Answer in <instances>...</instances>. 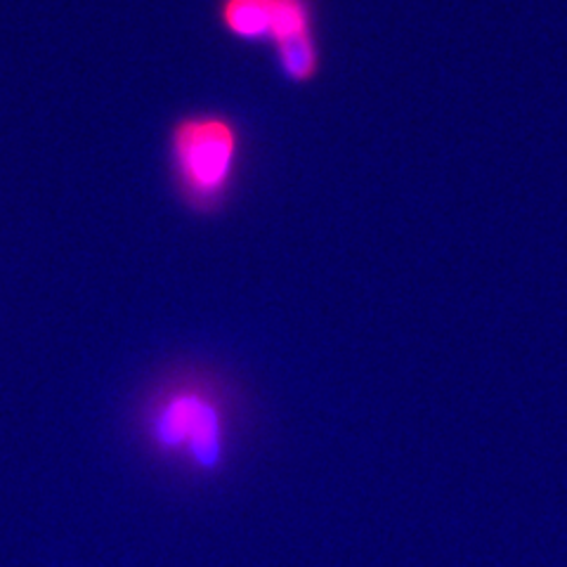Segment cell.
<instances>
[{
  "label": "cell",
  "instance_id": "obj_1",
  "mask_svg": "<svg viewBox=\"0 0 567 567\" xmlns=\"http://www.w3.org/2000/svg\"><path fill=\"white\" fill-rule=\"evenodd\" d=\"M142 435L156 456L192 473L216 475L233 445L227 398L206 379H175L145 402Z\"/></svg>",
  "mask_w": 567,
  "mask_h": 567
},
{
  "label": "cell",
  "instance_id": "obj_2",
  "mask_svg": "<svg viewBox=\"0 0 567 567\" xmlns=\"http://www.w3.org/2000/svg\"><path fill=\"white\" fill-rule=\"evenodd\" d=\"M244 156L246 133L235 116L213 110L177 116L166 152L175 197L194 216H218L237 189Z\"/></svg>",
  "mask_w": 567,
  "mask_h": 567
},
{
  "label": "cell",
  "instance_id": "obj_3",
  "mask_svg": "<svg viewBox=\"0 0 567 567\" xmlns=\"http://www.w3.org/2000/svg\"><path fill=\"white\" fill-rule=\"evenodd\" d=\"M262 45L272 48L279 76L310 85L322 74L324 50L317 27V0H260Z\"/></svg>",
  "mask_w": 567,
  "mask_h": 567
}]
</instances>
